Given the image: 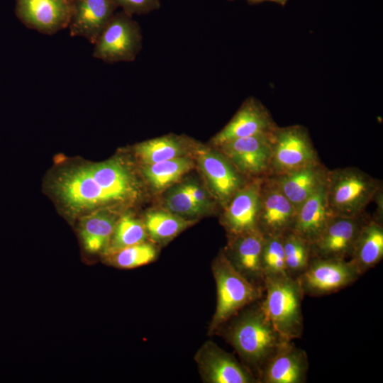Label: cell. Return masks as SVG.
<instances>
[{
    "label": "cell",
    "mask_w": 383,
    "mask_h": 383,
    "mask_svg": "<svg viewBox=\"0 0 383 383\" xmlns=\"http://www.w3.org/2000/svg\"><path fill=\"white\" fill-rule=\"evenodd\" d=\"M261 265L265 279L267 277L289 275L286 267L282 235L265 236Z\"/></svg>",
    "instance_id": "f1b7e54d"
},
{
    "label": "cell",
    "mask_w": 383,
    "mask_h": 383,
    "mask_svg": "<svg viewBox=\"0 0 383 383\" xmlns=\"http://www.w3.org/2000/svg\"><path fill=\"white\" fill-rule=\"evenodd\" d=\"M178 214L164 211H152L145 216V226L149 235L156 241H166L192 225Z\"/></svg>",
    "instance_id": "484cf974"
},
{
    "label": "cell",
    "mask_w": 383,
    "mask_h": 383,
    "mask_svg": "<svg viewBox=\"0 0 383 383\" xmlns=\"http://www.w3.org/2000/svg\"><path fill=\"white\" fill-rule=\"evenodd\" d=\"M51 188L69 214L81 217L131 202L140 192L131 168L116 158L66 167L55 177Z\"/></svg>",
    "instance_id": "6da1fadb"
},
{
    "label": "cell",
    "mask_w": 383,
    "mask_h": 383,
    "mask_svg": "<svg viewBox=\"0 0 383 383\" xmlns=\"http://www.w3.org/2000/svg\"><path fill=\"white\" fill-rule=\"evenodd\" d=\"M165 204L169 210L176 214L194 216L203 211L192 200L187 184L171 189L166 196Z\"/></svg>",
    "instance_id": "4dcf8cb0"
},
{
    "label": "cell",
    "mask_w": 383,
    "mask_h": 383,
    "mask_svg": "<svg viewBox=\"0 0 383 383\" xmlns=\"http://www.w3.org/2000/svg\"><path fill=\"white\" fill-rule=\"evenodd\" d=\"M117 9L113 0H75L71 4L70 35L94 44Z\"/></svg>",
    "instance_id": "e0dca14e"
},
{
    "label": "cell",
    "mask_w": 383,
    "mask_h": 383,
    "mask_svg": "<svg viewBox=\"0 0 383 383\" xmlns=\"http://www.w3.org/2000/svg\"><path fill=\"white\" fill-rule=\"evenodd\" d=\"M307 370L306 352L289 341L266 362L261 370L260 380L264 383H303Z\"/></svg>",
    "instance_id": "d6986e66"
},
{
    "label": "cell",
    "mask_w": 383,
    "mask_h": 383,
    "mask_svg": "<svg viewBox=\"0 0 383 383\" xmlns=\"http://www.w3.org/2000/svg\"><path fill=\"white\" fill-rule=\"evenodd\" d=\"M370 218L365 213L357 216H332L319 235L311 243V257H350L358 234Z\"/></svg>",
    "instance_id": "30bf717a"
},
{
    "label": "cell",
    "mask_w": 383,
    "mask_h": 383,
    "mask_svg": "<svg viewBox=\"0 0 383 383\" xmlns=\"http://www.w3.org/2000/svg\"><path fill=\"white\" fill-rule=\"evenodd\" d=\"M213 270L216 283L217 304L211 323V331H215L244 306L260 299L264 292V289L242 275L223 252L216 258Z\"/></svg>",
    "instance_id": "5b68a950"
},
{
    "label": "cell",
    "mask_w": 383,
    "mask_h": 383,
    "mask_svg": "<svg viewBox=\"0 0 383 383\" xmlns=\"http://www.w3.org/2000/svg\"><path fill=\"white\" fill-rule=\"evenodd\" d=\"M264 235L259 229L231 236L226 257L233 266L252 284L264 289L261 255Z\"/></svg>",
    "instance_id": "2e32d148"
},
{
    "label": "cell",
    "mask_w": 383,
    "mask_h": 383,
    "mask_svg": "<svg viewBox=\"0 0 383 383\" xmlns=\"http://www.w3.org/2000/svg\"><path fill=\"white\" fill-rule=\"evenodd\" d=\"M135 150L145 165L181 157L184 153L180 140L171 135L140 143L135 145Z\"/></svg>",
    "instance_id": "d4e9b609"
},
{
    "label": "cell",
    "mask_w": 383,
    "mask_h": 383,
    "mask_svg": "<svg viewBox=\"0 0 383 383\" xmlns=\"http://www.w3.org/2000/svg\"><path fill=\"white\" fill-rule=\"evenodd\" d=\"M382 187V181L357 167L328 169L325 184L328 209L333 216L362 215Z\"/></svg>",
    "instance_id": "7a4b0ae2"
},
{
    "label": "cell",
    "mask_w": 383,
    "mask_h": 383,
    "mask_svg": "<svg viewBox=\"0 0 383 383\" xmlns=\"http://www.w3.org/2000/svg\"><path fill=\"white\" fill-rule=\"evenodd\" d=\"M147 231L145 224L130 214L118 219L105 252L112 255L123 248L145 242Z\"/></svg>",
    "instance_id": "83f0119b"
},
{
    "label": "cell",
    "mask_w": 383,
    "mask_h": 383,
    "mask_svg": "<svg viewBox=\"0 0 383 383\" xmlns=\"http://www.w3.org/2000/svg\"><path fill=\"white\" fill-rule=\"evenodd\" d=\"M189 193L194 202L202 210L208 206L209 199L206 192L199 185L187 184Z\"/></svg>",
    "instance_id": "d6a6232c"
},
{
    "label": "cell",
    "mask_w": 383,
    "mask_h": 383,
    "mask_svg": "<svg viewBox=\"0 0 383 383\" xmlns=\"http://www.w3.org/2000/svg\"><path fill=\"white\" fill-rule=\"evenodd\" d=\"M202 374L211 383H252L256 379L231 355L212 343L204 345L197 355Z\"/></svg>",
    "instance_id": "ac0fdd59"
},
{
    "label": "cell",
    "mask_w": 383,
    "mask_h": 383,
    "mask_svg": "<svg viewBox=\"0 0 383 383\" xmlns=\"http://www.w3.org/2000/svg\"><path fill=\"white\" fill-rule=\"evenodd\" d=\"M372 201L376 204V211L373 218L383 223V187H380L374 194Z\"/></svg>",
    "instance_id": "836d02e7"
},
{
    "label": "cell",
    "mask_w": 383,
    "mask_h": 383,
    "mask_svg": "<svg viewBox=\"0 0 383 383\" xmlns=\"http://www.w3.org/2000/svg\"><path fill=\"white\" fill-rule=\"evenodd\" d=\"M360 275L350 260L312 257L305 271L296 279L304 295L318 296L341 290Z\"/></svg>",
    "instance_id": "ba28073f"
},
{
    "label": "cell",
    "mask_w": 383,
    "mask_h": 383,
    "mask_svg": "<svg viewBox=\"0 0 383 383\" xmlns=\"http://www.w3.org/2000/svg\"><path fill=\"white\" fill-rule=\"evenodd\" d=\"M93 45V57L104 62H132L142 48L140 26L133 16L116 11Z\"/></svg>",
    "instance_id": "8992f818"
},
{
    "label": "cell",
    "mask_w": 383,
    "mask_h": 383,
    "mask_svg": "<svg viewBox=\"0 0 383 383\" xmlns=\"http://www.w3.org/2000/svg\"><path fill=\"white\" fill-rule=\"evenodd\" d=\"M264 291L260 306L273 327L286 340L299 338L304 329V294L296 279L289 275L265 278Z\"/></svg>",
    "instance_id": "3957f363"
},
{
    "label": "cell",
    "mask_w": 383,
    "mask_h": 383,
    "mask_svg": "<svg viewBox=\"0 0 383 383\" xmlns=\"http://www.w3.org/2000/svg\"><path fill=\"white\" fill-rule=\"evenodd\" d=\"M328 170L320 162L271 177L297 209L326 184Z\"/></svg>",
    "instance_id": "ffe728a7"
},
{
    "label": "cell",
    "mask_w": 383,
    "mask_h": 383,
    "mask_svg": "<svg viewBox=\"0 0 383 383\" xmlns=\"http://www.w3.org/2000/svg\"><path fill=\"white\" fill-rule=\"evenodd\" d=\"M196 157L213 194L224 206L251 180L242 175L221 152L201 148Z\"/></svg>",
    "instance_id": "5bb4252c"
},
{
    "label": "cell",
    "mask_w": 383,
    "mask_h": 383,
    "mask_svg": "<svg viewBox=\"0 0 383 383\" xmlns=\"http://www.w3.org/2000/svg\"><path fill=\"white\" fill-rule=\"evenodd\" d=\"M230 340L247 362L262 369L282 345L289 342L275 330L260 304L236 321L231 331Z\"/></svg>",
    "instance_id": "277c9868"
},
{
    "label": "cell",
    "mask_w": 383,
    "mask_h": 383,
    "mask_svg": "<svg viewBox=\"0 0 383 383\" xmlns=\"http://www.w3.org/2000/svg\"><path fill=\"white\" fill-rule=\"evenodd\" d=\"M156 249L145 242L123 248L113 255V263L118 267L131 269L147 265L156 257Z\"/></svg>",
    "instance_id": "f546056e"
},
{
    "label": "cell",
    "mask_w": 383,
    "mask_h": 383,
    "mask_svg": "<svg viewBox=\"0 0 383 383\" xmlns=\"http://www.w3.org/2000/svg\"><path fill=\"white\" fill-rule=\"evenodd\" d=\"M118 8L126 13L144 15L158 9L160 0H113Z\"/></svg>",
    "instance_id": "1f68e13d"
},
{
    "label": "cell",
    "mask_w": 383,
    "mask_h": 383,
    "mask_svg": "<svg viewBox=\"0 0 383 383\" xmlns=\"http://www.w3.org/2000/svg\"><path fill=\"white\" fill-rule=\"evenodd\" d=\"M320 162L306 128L293 125L275 128L272 135L270 176Z\"/></svg>",
    "instance_id": "52a82bcc"
},
{
    "label": "cell",
    "mask_w": 383,
    "mask_h": 383,
    "mask_svg": "<svg viewBox=\"0 0 383 383\" xmlns=\"http://www.w3.org/2000/svg\"><path fill=\"white\" fill-rule=\"evenodd\" d=\"M15 13L26 28L53 35L68 28L71 4L67 0H16Z\"/></svg>",
    "instance_id": "7c38bea8"
},
{
    "label": "cell",
    "mask_w": 383,
    "mask_h": 383,
    "mask_svg": "<svg viewBox=\"0 0 383 383\" xmlns=\"http://www.w3.org/2000/svg\"><path fill=\"white\" fill-rule=\"evenodd\" d=\"M277 126L267 109L257 99L249 97L211 142L218 147L231 140L272 133Z\"/></svg>",
    "instance_id": "4fadbf2b"
},
{
    "label": "cell",
    "mask_w": 383,
    "mask_h": 383,
    "mask_svg": "<svg viewBox=\"0 0 383 383\" xmlns=\"http://www.w3.org/2000/svg\"><path fill=\"white\" fill-rule=\"evenodd\" d=\"M272 133L231 140L218 148L247 179L265 178L270 174Z\"/></svg>",
    "instance_id": "9c48e42d"
},
{
    "label": "cell",
    "mask_w": 383,
    "mask_h": 383,
    "mask_svg": "<svg viewBox=\"0 0 383 383\" xmlns=\"http://www.w3.org/2000/svg\"><path fill=\"white\" fill-rule=\"evenodd\" d=\"M296 209L271 176L262 179L258 229L265 235H282L292 229Z\"/></svg>",
    "instance_id": "8fae6325"
},
{
    "label": "cell",
    "mask_w": 383,
    "mask_h": 383,
    "mask_svg": "<svg viewBox=\"0 0 383 383\" xmlns=\"http://www.w3.org/2000/svg\"><path fill=\"white\" fill-rule=\"evenodd\" d=\"M81 218L79 233L84 248L91 253L105 251L118 221L116 216L102 209Z\"/></svg>",
    "instance_id": "603a6c76"
},
{
    "label": "cell",
    "mask_w": 383,
    "mask_h": 383,
    "mask_svg": "<svg viewBox=\"0 0 383 383\" xmlns=\"http://www.w3.org/2000/svg\"><path fill=\"white\" fill-rule=\"evenodd\" d=\"M332 216L327 204L324 184L296 209L291 231L311 243Z\"/></svg>",
    "instance_id": "44dd1931"
},
{
    "label": "cell",
    "mask_w": 383,
    "mask_h": 383,
    "mask_svg": "<svg viewBox=\"0 0 383 383\" xmlns=\"http://www.w3.org/2000/svg\"><path fill=\"white\" fill-rule=\"evenodd\" d=\"M193 162L186 157L145 165L143 174L150 184L155 189H165L175 182L193 167Z\"/></svg>",
    "instance_id": "cb8c5ba5"
},
{
    "label": "cell",
    "mask_w": 383,
    "mask_h": 383,
    "mask_svg": "<svg viewBox=\"0 0 383 383\" xmlns=\"http://www.w3.org/2000/svg\"><path fill=\"white\" fill-rule=\"evenodd\" d=\"M383 257V223L373 217L366 221L356 239L350 260L362 275Z\"/></svg>",
    "instance_id": "7402d4cb"
},
{
    "label": "cell",
    "mask_w": 383,
    "mask_h": 383,
    "mask_svg": "<svg viewBox=\"0 0 383 383\" xmlns=\"http://www.w3.org/2000/svg\"><path fill=\"white\" fill-rule=\"evenodd\" d=\"M70 4H72L75 0H67Z\"/></svg>",
    "instance_id": "d590c367"
},
{
    "label": "cell",
    "mask_w": 383,
    "mask_h": 383,
    "mask_svg": "<svg viewBox=\"0 0 383 383\" xmlns=\"http://www.w3.org/2000/svg\"><path fill=\"white\" fill-rule=\"evenodd\" d=\"M262 179L250 180L225 205L223 223L231 236L258 229Z\"/></svg>",
    "instance_id": "9a60e30c"
},
{
    "label": "cell",
    "mask_w": 383,
    "mask_h": 383,
    "mask_svg": "<svg viewBox=\"0 0 383 383\" xmlns=\"http://www.w3.org/2000/svg\"><path fill=\"white\" fill-rule=\"evenodd\" d=\"M228 1H233V0H228ZM245 1L250 4H257L263 3L265 1H271V2H274L277 4H279L282 6H284L289 0H245Z\"/></svg>",
    "instance_id": "e575fe53"
},
{
    "label": "cell",
    "mask_w": 383,
    "mask_h": 383,
    "mask_svg": "<svg viewBox=\"0 0 383 383\" xmlns=\"http://www.w3.org/2000/svg\"><path fill=\"white\" fill-rule=\"evenodd\" d=\"M282 240L287 272L296 278L305 271L312 258L311 243L291 230L282 235Z\"/></svg>",
    "instance_id": "4316f807"
}]
</instances>
